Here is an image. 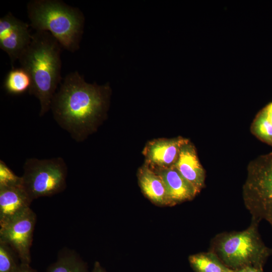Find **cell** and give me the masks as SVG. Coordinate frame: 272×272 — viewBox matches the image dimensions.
Returning <instances> with one entry per match:
<instances>
[{
	"label": "cell",
	"instance_id": "1",
	"mask_svg": "<svg viewBox=\"0 0 272 272\" xmlns=\"http://www.w3.org/2000/svg\"><path fill=\"white\" fill-rule=\"evenodd\" d=\"M108 84H89L77 72L67 75L55 93L50 109L57 123L77 142L97 128L108 107Z\"/></svg>",
	"mask_w": 272,
	"mask_h": 272
},
{
	"label": "cell",
	"instance_id": "2",
	"mask_svg": "<svg viewBox=\"0 0 272 272\" xmlns=\"http://www.w3.org/2000/svg\"><path fill=\"white\" fill-rule=\"evenodd\" d=\"M61 48L49 32L35 31L30 44L18 59L21 67L31 78L32 83L28 93L39 101L40 116L50 109L52 99L61 83Z\"/></svg>",
	"mask_w": 272,
	"mask_h": 272
},
{
	"label": "cell",
	"instance_id": "3",
	"mask_svg": "<svg viewBox=\"0 0 272 272\" xmlns=\"http://www.w3.org/2000/svg\"><path fill=\"white\" fill-rule=\"evenodd\" d=\"M27 12L35 31L49 32L62 48L71 52L79 48L85 18L79 8L59 0H32Z\"/></svg>",
	"mask_w": 272,
	"mask_h": 272
},
{
	"label": "cell",
	"instance_id": "4",
	"mask_svg": "<svg viewBox=\"0 0 272 272\" xmlns=\"http://www.w3.org/2000/svg\"><path fill=\"white\" fill-rule=\"evenodd\" d=\"M259 223L252 219L245 230L216 235L211 242L210 251L216 254L226 266L234 270L247 266L262 269L271 254L270 248L265 245L259 233Z\"/></svg>",
	"mask_w": 272,
	"mask_h": 272
},
{
	"label": "cell",
	"instance_id": "5",
	"mask_svg": "<svg viewBox=\"0 0 272 272\" xmlns=\"http://www.w3.org/2000/svg\"><path fill=\"white\" fill-rule=\"evenodd\" d=\"M242 197L252 219L265 220L272 228V152L249 163Z\"/></svg>",
	"mask_w": 272,
	"mask_h": 272
},
{
	"label": "cell",
	"instance_id": "6",
	"mask_svg": "<svg viewBox=\"0 0 272 272\" xmlns=\"http://www.w3.org/2000/svg\"><path fill=\"white\" fill-rule=\"evenodd\" d=\"M67 167L61 157L27 159L23 165L22 185L33 201L62 192L66 187Z\"/></svg>",
	"mask_w": 272,
	"mask_h": 272
},
{
	"label": "cell",
	"instance_id": "7",
	"mask_svg": "<svg viewBox=\"0 0 272 272\" xmlns=\"http://www.w3.org/2000/svg\"><path fill=\"white\" fill-rule=\"evenodd\" d=\"M36 222V215L28 208L0 226V240L9 245L22 263L30 264V249Z\"/></svg>",
	"mask_w": 272,
	"mask_h": 272
},
{
	"label": "cell",
	"instance_id": "8",
	"mask_svg": "<svg viewBox=\"0 0 272 272\" xmlns=\"http://www.w3.org/2000/svg\"><path fill=\"white\" fill-rule=\"evenodd\" d=\"M29 27L11 12L0 19V48L9 55L12 68L31 43Z\"/></svg>",
	"mask_w": 272,
	"mask_h": 272
},
{
	"label": "cell",
	"instance_id": "9",
	"mask_svg": "<svg viewBox=\"0 0 272 272\" xmlns=\"http://www.w3.org/2000/svg\"><path fill=\"white\" fill-rule=\"evenodd\" d=\"M152 169L164 184L169 206L192 200L198 193L174 165L164 168L153 167Z\"/></svg>",
	"mask_w": 272,
	"mask_h": 272
},
{
	"label": "cell",
	"instance_id": "10",
	"mask_svg": "<svg viewBox=\"0 0 272 272\" xmlns=\"http://www.w3.org/2000/svg\"><path fill=\"white\" fill-rule=\"evenodd\" d=\"M32 201L21 182L0 185V226L30 208Z\"/></svg>",
	"mask_w": 272,
	"mask_h": 272
},
{
	"label": "cell",
	"instance_id": "11",
	"mask_svg": "<svg viewBox=\"0 0 272 272\" xmlns=\"http://www.w3.org/2000/svg\"><path fill=\"white\" fill-rule=\"evenodd\" d=\"M174 166L198 193L205 187L206 171L199 162L195 147L189 140L181 147Z\"/></svg>",
	"mask_w": 272,
	"mask_h": 272
},
{
	"label": "cell",
	"instance_id": "12",
	"mask_svg": "<svg viewBox=\"0 0 272 272\" xmlns=\"http://www.w3.org/2000/svg\"><path fill=\"white\" fill-rule=\"evenodd\" d=\"M188 140L182 137L153 141L146 148V156L153 167L164 168L174 165L182 145Z\"/></svg>",
	"mask_w": 272,
	"mask_h": 272
},
{
	"label": "cell",
	"instance_id": "13",
	"mask_svg": "<svg viewBox=\"0 0 272 272\" xmlns=\"http://www.w3.org/2000/svg\"><path fill=\"white\" fill-rule=\"evenodd\" d=\"M138 179L143 192L151 201L159 206H169L162 179L148 165L140 169Z\"/></svg>",
	"mask_w": 272,
	"mask_h": 272
},
{
	"label": "cell",
	"instance_id": "14",
	"mask_svg": "<svg viewBox=\"0 0 272 272\" xmlns=\"http://www.w3.org/2000/svg\"><path fill=\"white\" fill-rule=\"evenodd\" d=\"M47 272H88L87 263L75 251L62 250L56 260L48 267Z\"/></svg>",
	"mask_w": 272,
	"mask_h": 272
},
{
	"label": "cell",
	"instance_id": "15",
	"mask_svg": "<svg viewBox=\"0 0 272 272\" xmlns=\"http://www.w3.org/2000/svg\"><path fill=\"white\" fill-rule=\"evenodd\" d=\"M250 131L258 139L272 146V102L256 115L251 125Z\"/></svg>",
	"mask_w": 272,
	"mask_h": 272
},
{
	"label": "cell",
	"instance_id": "16",
	"mask_svg": "<svg viewBox=\"0 0 272 272\" xmlns=\"http://www.w3.org/2000/svg\"><path fill=\"white\" fill-rule=\"evenodd\" d=\"M189 262L195 272H230L218 256L209 251L191 255Z\"/></svg>",
	"mask_w": 272,
	"mask_h": 272
},
{
	"label": "cell",
	"instance_id": "17",
	"mask_svg": "<svg viewBox=\"0 0 272 272\" xmlns=\"http://www.w3.org/2000/svg\"><path fill=\"white\" fill-rule=\"evenodd\" d=\"M31 79L23 68H12L7 74L4 83L6 91L12 95H21L29 91Z\"/></svg>",
	"mask_w": 272,
	"mask_h": 272
},
{
	"label": "cell",
	"instance_id": "18",
	"mask_svg": "<svg viewBox=\"0 0 272 272\" xmlns=\"http://www.w3.org/2000/svg\"><path fill=\"white\" fill-rule=\"evenodd\" d=\"M20 262L13 249L0 240V272H14Z\"/></svg>",
	"mask_w": 272,
	"mask_h": 272
},
{
	"label": "cell",
	"instance_id": "19",
	"mask_svg": "<svg viewBox=\"0 0 272 272\" xmlns=\"http://www.w3.org/2000/svg\"><path fill=\"white\" fill-rule=\"evenodd\" d=\"M21 182V177L17 176L2 160H0V185Z\"/></svg>",
	"mask_w": 272,
	"mask_h": 272
},
{
	"label": "cell",
	"instance_id": "20",
	"mask_svg": "<svg viewBox=\"0 0 272 272\" xmlns=\"http://www.w3.org/2000/svg\"><path fill=\"white\" fill-rule=\"evenodd\" d=\"M14 272H37L30 266V264L20 263Z\"/></svg>",
	"mask_w": 272,
	"mask_h": 272
},
{
	"label": "cell",
	"instance_id": "21",
	"mask_svg": "<svg viewBox=\"0 0 272 272\" xmlns=\"http://www.w3.org/2000/svg\"><path fill=\"white\" fill-rule=\"evenodd\" d=\"M232 272H263L262 269L252 266H247L244 267L232 270Z\"/></svg>",
	"mask_w": 272,
	"mask_h": 272
},
{
	"label": "cell",
	"instance_id": "22",
	"mask_svg": "<svg viewBox=\"0 0 272 272\" xmlns=\"http://www.w3.org/2000/svg\"><path fill=\"white\" fill-rule=\"evenodd\" d=\"M91 272H107L98 261H95Z\"/></svg>",
	"mask_w": 272,
	"mask_h": 272
},
{
	"label": "cell",
	"instance_id": "23",
	"mask_svg": "<svg viewBox=\"0 0 272 272\" xmlns=\"http://www.w3.org/2000/svg\"><path fill=\"white\" fill-rule=\"evenodd\" d=\"M270 254H272V248H270Z\"/></svg>",
	"mask_w": 272,
	"mask_h": 272
},
{
	"label": "cell",
	"instance_id": "24",
	"mask_svg": "<svg viewBox=\"0 0 272 272\" xmlns=\"http://www.w3.org/2000/svg\"><path fill=\"white\" fill-rule=\"evenodd\" d=\"M230 272H232V269H231V270Z\"/></svg>",
	"mask_w": 272,
	"mask_h": 272
}]
</instances>
